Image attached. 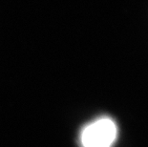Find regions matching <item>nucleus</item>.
I'll return each instance as SVG.
<instances>
[{
	"label": "nucleus",
	"mask_w": 148,
	"mask_h": 147,
	"mask_svg": "<svg viewBox=\"0 0 148 147\" xmlns=\"http://www.w3.org/2000/svg\"><path fill=\"white\" fill-rule=\"evenodd\" d=\"M118 135L114 120L100 118L83 128L80 135L82 147H112Z\"/></svg>",
	"instance_id": "1"
}]
</instances>
